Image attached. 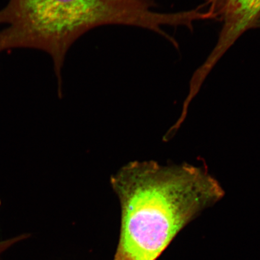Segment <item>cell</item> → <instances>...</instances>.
<instances>
[{"label": "cell", "instance_id": "6da1fadb", "mask_svg": "<svg viewBox=\"0 0 260 260\" xmlns=\"http://www.w3.org/2000/svg\"><path fill=\"white\" fill-rule=\"evenodd\" d=\"M122 207L119 248L129 260H155L188 220L224 191L206 169L131 162L112 179Z\"/></svg>", "mask_w": 260, "mask_h": 260}, {"label": "cell", "instance_id": "277c9868", "mask_svg": "<svg viewBox=\"0 0 260 260\" xmlns=\"http://www.w3.org/2000/svg\"><path fill=\"white\" fill-rule=\"evenodd\" d=\"M219 0H206V4L209 5V11L215 15V11Z\"/></svg>", "mask_w": 260, "mask_h": 260}, {"label": "cell", "instance_id": "8992f818", "mask_svg": "<svg viewBox=\"0 0 260 260\" xmlns=\"http://www.w3.org/2000/svg\"><path fill=\"white\" fill-rule=\"evenodd\" d=\"M253 28H260V18L258 19L257 22H256Z\"/></svg>", "mask_w": 260, "mask_h": 260}, {"label": "cell", "instance_id": "3957f363", "mask_svg": "<svg viewBox=\"0 0 260 260\" xmlns=\"http://www.w3.org/2000/svg\"><path fill=\"white\" fill-rule=\"evenodd\" d=\"M215 14L223 25L216 47L204 63L210 69L244 32L253 28L260 18V0H219Z\"/></svg>", "mask_w": 260, "mask_h": 260}, {"label": "cell", "instance_id": "7a4b0ae2", "mask_svg": "<svg viewBox=\"0 0 260 260\" xmlns=\"http://www.w3.org/2000/svg\"><path fill=\"white\" fill-rule=\"evenodd\" d=\"M153 0H9L0 11V53L32 48L50 55L60 89L65 56L74 42L100 26L123 25L148 29L171 38L164 25H179V13L154 11Z\"/></svg>", "mask_w": 260, "mask_h": 260}, {"label": "cell", "instance_id": "5b68a950", "mask_svg": "<svg viewBox=\"0 0 260 260\" xmlns=\"http://www.w3.org/2000/svg\"><path fill=\"white\" fill-rule=\"evenodd\" d=\"M8 249V245L6 241L0 242V255Z\"/></svg>", "mask_w": 260, "mask_h": 260}]
</instances>
